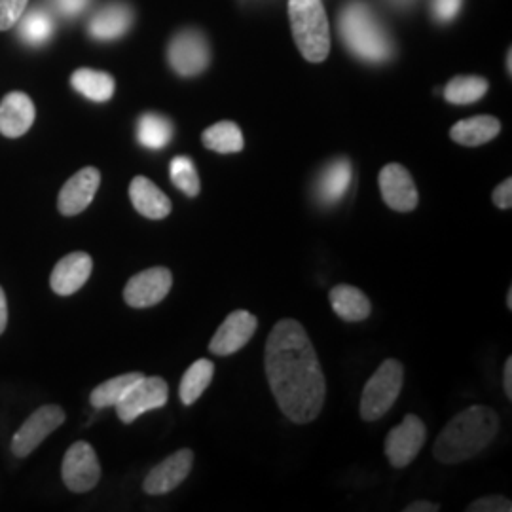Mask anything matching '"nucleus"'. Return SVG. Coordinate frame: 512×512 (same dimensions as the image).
I'll use <instances>...</instances> for the list:
<instances>
[{
    "label": "nucleus",
    "mask_w": 512,
    "mask_h": 512,
    "mask_svg": "<svg viewBox=\"0 0 512 512\" xmlns=\"http://www.w3.org/2000/svg\"><path fill=\"white\" fill-rule=\"evenodd\" d=\"M169 177L173 184L188 198H196L202 190V183L194 162L188 156H175L169 164Z\"/></svg>",
    "instance_id": "c756f323"
},
{
    "label": "nucleus",
    "mask_w": 512,
    "mask_h": 512,
    "mask_svg": "<svg viewBox=\"0 0 512 512\" xmlns=\"http://www.w3.org/2000/svg\"><path fill=\"white\" fill-rule=\"evenodd\" d=\"M503 389H505L507 397H512V357L507 359L505 370H503Z\"/></svg>",
    "instance_id": "e433bc0d"
},
{
    "label": "nucleus",
    "mask_w": 512,
    "mask_h": 512,
    "mask_svg": "<svg viewBox=\"0 0 512 512\" xmlns=\"http://www.w3.org/2000/svg\"><path fill=\"white\" fill-rule=\"evenodd\" d=\"M8 325V302H6V294L0 287V334L6 330Z\"/></svg>",
    "instance_id": "4c0bfd02"
},
{
    "label": "nucleus",
    "mask_w": 512,
    "mask_h": 512,
    "mask_svg": "<svg viewBox=\"0 0 512 512\" xmlns=\"http://www.w3.org/2000/svg\"><path fill=\"white\" fill-rule=\"evenodd\" d=\"M499 131L501 122L494 116H475L458 122L450 129V137L461 147H480L494 141Z\"/></svg>",
    "instance_id": "412c9836"
},
{
    "label": "nucleus",
    "mask_w": 512,
    "mask_h": 512,
    "mask_svg": "<svg viewBox=\"0 0 512 512\" xmlns=\"http://www.w3.org/2000/svg\"><path fill=\"white\" fill-rule=\"evenodd\" d=\"M129 198L145 219L162 220L171 213V200L147 177H135L129 184Z\"/></svg>",
    "instance_id": "6ab92c4d"
},
{
    "label": "nucleus",
    "mask_w": 512,
    "mask_h": 512,
    "mask_svg": "<svg viewBox=\"0 0 512 512\" xmlns=\"http://www.w3.org/2000/svg\"><path fill=\"white\" fill-rule=\"evenodd\" d=\"M137 139L139 143L150 150H162L173 139V124L162 114L147 112L139 118L137 124Z\"/></svg>",
    "instance_id": "b1692460"
},
{
    "label": "nucleus",
    "mask_w": 512,
    "mask_h": 512,
    "mask_svg": "<svg viewBox=\"0 0 512 512\" xmlns=\"http://www.w3.org/2000/svg\"><path fill=\"white\" fill-rule=\"evenodd\" d=\"M353 169L348 158H336L325 165L315 181V198L323 207L342 202L351 188Z\"/></svg>",
    "instance_id": "f3484780"
},
{
    "label": "nucleus",
    "mask_w": 512,
    "mask_h": 512,
    "mask_svg": "<svg viewBox=\"0 0 512 512\" xmlns=\"http://www.w3.org/2000/svg\"><path fill=\"white\" fill-rule=\"evenodd\" d=\"M173 287V275L164 268H148L141 274L133 275L124 289V300L131 308H150L164 300Z\"/></svg>",
    "instance_id": "9b49d317"
},
{
    "label": "nucleus",
    "mask_w": 512,
    "mask_h": 512,
    "mask_svg": "<svg viewBox=\"0 0 512 512\" xmlns=\"http://www.w3.org/2000/svg\"><path fill=\"white\" fill-rule=\"evenodd\" d=\"M88 2L90 0H55V6H57V10L63 16L73 18V16H78L88 6Z\"/></svg>",
    "instance_id": "f704fd0d"
},
{
    "label": "nucleus",
    "mask_w": 512,
    "mask_h": 512,
    "mask_svg": "<svg viewBox=\"0 0 512 512\" xmlns=\"http://www.w3.org/2000/svg\"><path fill=\"white\" fill-rule=\"evenodd\" d=\"M167 59L171 69L179 76H198L211 63L209 42L200 31L184 29L171 38L167 48Z\"/></svg>",
    "instance_id": "423d86ee"
},
{
    "label": "nucleus",
    "mask_w": 512,
    "mask_h": 512,
    "mask_svg": "<svg viewBox=\"0 0 512 512\" xmlns=\"http://www.w3.org/2000/svg\"><path fill=\"white\" fill-rule=\"evenodd\" d=\"M74 90L95 103H107L114 95V78L109 73L93 71V69H78L71 76Z\"/></svg>",
    "instance_id": "5701e85b"
},
{
    "label": "nucleus",
    "mask_w": 512,
    "mask_h": 512,
    "mask_svg": "<svg viewBox=\"0 0 512 512\" xmlns=\"http://www.w3.org/2000/svg\"><path fill=\"white\" fill-rule=\"evenodd\" d=\"M266 378L281 412L294 423L315 420L325 404V374L308 332L296 319H281L266 340Z\"/></svg>",
    "instance_id": "f257e3e1"
},
{
    "label": "nucleus",
    "mask_w": 512,
    "mask_h": 512,
    "mask_svg": "<svg viewBox=\"0 0 512 512\" xmlns=\"http://www.w3.org/2000/svg\"><path fill=\"white\" fill-rule=\"evenodd\" d=\"M169 387L164 378L143 376L137 384L126 393V397L116 404V414L124 423H133L148 410H156L167 404Z\"/></svg>",
    "instance_id": "1a4fd4ad"
},
{
    "label": "nucleus",
    "mask_w": 512,
    "mask_h": 512,
    "mask_svg": "<svg viewBox=\"0 0 512 512\" xmlns=\"http://www.w3.org/2000/svg\"><path fill=\"white\" fill-rule=\"evenodd\" d=\"M192 463H194V454L192 450H179L173 456L164 459L162 463H158L150 473H148L145 482H143V490L148 495H164L173 492L177 486H181L186 476L192 471Z\"/></svg>",
    "instance_id": "2eb2a0df"
},
{
    "label": "nucleus",
    "mask_w": 512,
    "mask_h": 512,
    "mask_svg": "<svg viewBox=\"0 0 512 512\" xmlns=\"http://www.w3.org/2000/svg\"><path fill=\"white\" fill-rule=\"evenodd\" d=\"M490 84L482 76H456L444 88V99L452 105H471L480 101Z\"/></svg>",
    "instance_id": "cd10ccee"
},
{
    "label": "nucleus",
    "mask_w": 512,
    "mask_h": 512,
    "mask_svg": "<svg viewBox=\"0 0 512 512\" xmlns=\"http://www.w3.org/2000/svg\"><path fill=\"white\" fill-rule=\"evenodd\" d=\"M35 122V103L23 92H10L0 101V133L8 139L25 135Z\"/></svg>",
    "instance_id": "a211bd4d"
},
{
    "label": "nucleus",
    "mask_w": 512,
    "mask_h": 512,
    "mask_svg": "<svg viewBox=\"0 0 512 512\" xmlns=\"http://www.w3.org/2000/svg\"><path fill=\"white\" fill-rule=\"evenodd\" d=\"M294 42L310 63H323L330 52V29L323 0H289Z\"/></svg>",
    "instance_id": "20e7f679"
},
{
    "label": "nucleus",
    "mask_w": 512,
    "mask_h": 512,
    "mask_svg": "<svg viewBox=\"0 0 512 512\" xmlns=\"http://www.w3.org/2000/svg\"><path fill=\"white\" fill-rule=\"evenodd\" d=\"M380 192L382 198L393 211L399 213H410L418 207L420 196L418 188L410 175V171L401 164L385 165L380 171Z\"/></svg>",
    "instance_id": "f8f14e48"
},
{
    "label": "nucleus",
    "mask_w": 512,
    "mask_h": 512,
    "mask_svg": "<svg viewBox=\"0 0 512 512\" xmlns=\"http://www.w3.org/2000/svg\"><path fill=\"white\" fill-rule=\"evenodd\" d=\"M511 499L503 497V495H490V497H482L476 499L475 503H471L467 507V512H511Z\"/></svg>",
    "instance_id": "2f4dec72"
},
{
    "label": "nucleus",
    "mask_w": 512,
    "mask_h": 512,
    "mask_svg": "<svg viewBox=\"0 0 512 512\" xmlns=\"http://www.w3.org/2000/svg\"><path fill=\"white\" fill-rule=\"evenodd\" d=\"M330 306L338 317L348 323H359L368 319L372 313V304L361 289L351 285H338L329 294Z\"/></svg>",
    "instance_id": "4be33fe9"
},
{
    "label": "nucleus",
    "mask_w": 512,
    "mask_h": 512,
    "mask_svg": "<svg viewBox=\"0 0 512 512\" xmlns=\"http://www.w3.org/2000/svg\"><path fill=\"white\" fill-rule=\"evenodd\" d=\"M338 27L349 52L359 59L368 63H385L393 55L391 38L385 33L382 21L365 2H349L340 14Z\"/></svg>",
    "instance_id": "7ed1b4c3"
},
{
    "label": "nucleus",
    "mask_w": 512,
    "mask_h": 512,
    "mask_svg": "<svg viewBox=\"0 0 512 512\" xmlns=\"http://www.w3.org/2000/svg\"><path fill=\"white\" fill-rule=\"evenodd\" d=\"M143 378L141 372H128L122 376H116L103 384L97 385L90 395V403L95 408H109L120 403L129 389Z\"/></svg>",
    "instance_id": "bb28decb"
},
{
    "label": "nucleus",
    "mask_w": 512,
    "mask_h": 512,
    "mask_svg": "<svg viewBox=\"0 0 512 512\" xmlns=\"http://www.w3.org/2000/svg\"><path fill=\"white\" fill-rule=\"evenodd\" d=\"M203 147L219 154H236L243 150V133L234 122H219L205 129L202 135Z\"/></svg>",
    "instance_id": "393cba45"
},
{
    "label": "nucleus",
    "mask_w": 512,
    "mask_h": 512,
    "mask_svg": "<svg viewBox=\"0 0 512 512\" xmlns=\"http://www.w3.org/2000/svg\"><path fill=\"white\" fill-rule=\"evenodd\" d=\"M440 505L429 503V501H414L412 505L404 507V512H439Z\"/></svg>",
    "instance_id": "c9c22d12"
},
{
    "label": "nucleus",
    "mask_w": 512,
    "mask_h": 512,
    "mask_svg": "<svg viewBox=\"0 0 512 512\" xmlns=\"http://www.w3.org/2000/svg\"><path fill=\"white\" fill-rule=\"evenodd\" d=\"M494 203L495 207L499 209H511L512 207V179H505L503 183L499 184L494 190Z\"/></svg>",
    "instance_id": "72a5a7b5"
},
{
    "label": "nucleus",
    "mask_w": 512,
    "mask_h": 512,
    "mask_svg": "<svg viewBox=\"0 0 512 512\" xmlns=\"http://www.w3.org/2000/svg\"><path fill=\"white\" fill-rule=\"evenodd\" d=\"M92 270L93 260L88 253L76 251V253L61 258L55 264L54 272L50 277L52 291L59 296H71L86 285V281L92 275Z\"/></svg>",
    "instance_id": "dca6fc26"
},
{
    "label": "nucleus",
    "mask_w": 512,
    "mask_h": 512,
    "mask_svg": "<svg viewBox=\"0 0 512 512\" xmlns=\"http://www.w3.org/2000/svg\"><path fill=\"white\" fill-rule=\"evenodd\" d=\"M29 0H0V31L12 29L25 14Z\"/></svg>",
    "instance_id": "7c9ffc66"
},
{
    "label": "nucleus",
    "mask_w": 512,
    "mask_h": 512,
    "mask_svg": "<svg viewBox=\"0 0 512 512\" xmlns=\"http://www.w3.org/2000/svg\"><path fill=\"white\" fill-rule=\"evenodd\" d=\"M133 25V10L126 2H110L103 6L92 21H90V35L95 40H114L124 37Z\"/></svg>",
    "instance_id": "aec40b11"
},
{
    "label": "nucleus",
    "mask_w": 512,
    "mask_h": 512,
    "mask_svg": "<svg viewBox=\"0 0 512 512\" xmlns=\"http://www.w3.org/2000/svg\"><path fill=\"white\" fill-rule=\"evenodd\" d=\"M499 431V416L488 406H471L450 421L433 446L442 463H461L486 450Z\"/></svg>",
    "instance_id": "f03ea898"
},
{
    "label": "nucleus",
    "mask_w": 512,
    "mask_h": 512,
    "mask_svg": "<svg viewBox=\"0 0 512 512\" xmlns=\"http://www.w3.org/2000/svg\"><path fill=\"white\" fill-rule=\"evenodd\" d=\"M425 439H427L425 423L416 414H408L401 425L391 429V433L385 440V454L389 463L395 469H403L406 465H410L420 454Z\"/></svg>",
    "instance_id": "9d476101"
},
{
    "label": "nucleus",
    "mask_w": 512,
    "mask_h": 512,
    "mask_svg": "<svg viewBox=\"0 0 512 512\" xmlns=\"http://www.w3.org/2000/svg\"><path fill=\"white\" fill-rule=\"evenodd\" d=\"M507 69H509V74L512 73V52L509 50V54H507Z\"/></svg>",
    "instance_id": "58836bf2"
},
{
    "label": "nucleus",
    "mask_w": 512,
    "mask_h": 512,
    "mask_svg": "<svg viewBox=\"0 0 512 512\" xmlns=\"http://www.w3.org/2000/svg\"><path fill=\"white\" fill-rule=\"evenodd\" d=\"M61 476L65 486L74 494H84L93 490L101 480V465L92 444L80 440L74 442L67 450L63 465H61Z\"/></svg>",
    "instance_id": "0eeeda50"
},
{
    "label": "nucleus",
    "mask_w": 512,
    "mask_h": 512,
    "mask_svg": "<svg viewBox=\"0 0 512 512\" xmlns=\"http://www.w3.org/2000/svg\"><path fill=\"white\" fill-rule=\"evenodd\" d=\"M65 421V410L57 404H46L35 410L18 429L12 439V452L16 458H27L35 452L42 440L50 437Z\"/></svg>",
    "instance_id": "6e6552de"
},
{
    "label": "nucleus",
    "mask_w": 512,
    "mask_h": 512,
    "mask_svg": "<svg viewBox=\"0 0 512 512\" xmlns=\"http://www.w3.org/2000/svg\"><path fill=\"white\" fill-rule=\"evenodd\" d=\"M101 184V173L95 167H84L65 183L57 198V209L65 217H74L86 211L93 202Z\"/></svg>",
    "instance_id": "4468645a"
},
{
    "label": "nucleus",
    "mask_w": 512,
    "mask_h": 512,
    "mask_svg": "<svg viewBox=\"0 0 512 512\" xmlns=\"http://www.w3.org/2000/svg\"><path fill=\"white\" fill-rule=\"evenodd\" d=\"M215 365L209 359H200L184 372L179 395L186 406L196 403L203 395V391L213 382Z\"/></svg>",
    "instance_id": "a878e982"
},
{
    "label": "nucleus",
    "mask_w": 512,
    "mask_h": 512,
    "mask_svg": "<svg viewBox=\"0 0 512 512\" xmlns=\"http://www.w3.org/2000/svg\"><path fill=\"white\" fill-rule=\"evenodd\" d=\"M404 368L397 359H387L366 382L361 397V418L376 421L384 418L399 399L403 389Z\"/></svg>",
    "instance_id": "39448f33"
},
{
    "label": "nucleus",
    "mask_w": 512,
    "mask_h": 512,
    "mask_svg": "<svg viewBox=\"0 0 512 512\" xmlns=\"http://www.w3.org/2000/svg\"><path fill=\"white\" fill-rule=\"evenodd\" d=\"M461 4H463V0H433L431 10H433L435 19L446 23L458 16Z\"/></svg>",
    "instance_id": "473e14b6"
},
{
    "label": "nucleus",
    "mask_w": 512,
    "mask_h": 512,
    "mask_svg": "<svg viewBox=\"0 0 512 512\" xmlns=\"http://www.w3.org/2000/svg\"><path fill=\"white\" fill-rule=\"evenodd\" d=\"M258 327L255 315L245 310L232 311L224 323L220 325L215 336L211 338L209 351L226 357L232 353H238L239 349L245 348Z\"/></svg>",
    "instance_id": "ddd939ff"
},
{
    "label": "nucleus",
    "mask_w": 512,
    "mask_h": 512,
    "mask_svg": "<svg viewBox=\"0 0 512 512\" xmlns=\"http://www.w3.org/2000/svg\"><path fill=\"white\" fill-rule=\"evenodd\" d=\"M507 308L512 310V289H509V293H507Z\"/></svg>",
    "instance_id": "ea45409f"
},
{
    "label": "nucleus",
    "mask_w": 512,
    "mask_h": 512,
    "mask_svg": "<svg viewBox=\"0 0 512 512\" xmlns=\"http://www.w3.org/2000/svg\"><path fill=\"white\" fill-rule=\"evenodd\" d=\"M18 21L19 37L31 46H42L54 33V19L42 8H33Z\"/></svg>",
    "instance_id": "c85d7f7f"
}]
</instances>
